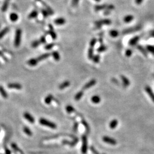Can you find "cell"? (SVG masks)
<instances>
[{"mask_svg":"<svg viewBox=\"0 0 154 154\" xmlns=\"http://www.w3.org/2000/svg\"><path fill=\"white\" fill-rule=\"evenodd\" d=\"M145 90L146 91L147 94H148V95L150 96L151 98L152 101L154 102V93L153 92V91H152V89H151V87H150L148 86H145Z\"/></svg>","mask_w":154,"mask_h":154,"instance_id":"30bf717a","label":"cell"},{"mask_svg":"<svg viewBox=\"0 0 154 154\" xmlns=\"http://www.w3.org/2000/svg\"><path fill=\"white\" fill-rule=\"evenodd\" d=\"M38 60L37 58H31L28 61V64L31 66H36L38 63Z\"/></svg>","mask_w":154,"mask_h":154,"instance_id":"7c38bea8","label":"cell"},{"mask_svg":"<svg viewBox=\"0 0 154 154\" xmlns=\"http://www.w3.org/2000/svg\"><path fill=\"white\" fill-rule=\"evenodd\" d=\"M70 85V82L69 81H66L63 83H62L59 86V89L60 90H63L65 89V88L69 87Z\"/></svg>","mask_w":154,"mask_h":154,"instance_id":"9a60e30c","label":"cell"},{"mask_svg":"<svg viewBox=\"0 0 154 154\" xmlns=\"http://www.w3.org/2000/svg\"><path fill=\"white\" fill-rule=\"evenodd\" d=\"M82 123H83V124L84 126V127H85L86 129L87 130V131L89 132V130H90V128L89 127V126H88V124H87V123H86V122L83 121H82Z\"/></svg>","mask_w":154,"mask_h":154,"instance_id":"bcb514c9","label":"cell"},{"mask_svg":"<svg viewBox=\"0 0 154 154\" xmlns=\"http://www.w3.org/2000/svg\"><path fill=\"white\" fill-rule=\"evenodd\" d=\"M114 6L113 5H107V10H113L114 9Z\"/></svg>","mask_w":154,"mask_h":154,"instance_id":"7dc6e473","label":"cell"},{"mask_svg":"<svg viewBox=\"0 0 154 154\" xmlns=\"http://www.w3.org/2000/svg\"><path fill=\"white\" fill-rule=\"evenodd\" d=\"M96 42H97V40H96V38H92L90 42V47H92L93 48V47L95 45Z\"/></svg>","mask_w":154,"mask_h":154,"instance_id":"8d00e7d4","label":"cell"},{"mask_svg":"<svg viewBox=\"0 0 154 154\" xmlns=\"http://www.w3.org/2000/svg\"><path fill=\"white\" fill-rule=\"evenodd\" d=\"M2 55V52L1 51H0V56H1V55Z\"/></svg>","mask_w":154,"mask_h":154,"instance_id":"6f0895ef","label":"cell"},{"mask_svg":"<svg viewBox=\"0 0 154 154\" xmlns=\"http://www.w3.org/2000/svg\"><path fill=\"white\" fill-rule=\"evenodd\" d=\"M107 8V5H96L95 7V10L96 11L102 10L103 9H106Z\"/></svg>","mask_w":154,"mask_h":154,"instance_id":"ac0fdd59","label":"cell"},{"mask_svg":"<svg viewBox=\"0 0 154 154\" xmlns=\"http://www.w3.org/2000/svg\"><path fill=\"white\" fill-rule=\"evenodd\" d=\"M47 11H48L49 15H52V14H53V10H52L51 9H50V8H49V7H48V6H47Z\"/></svg>","mask_w":154,"mask_h":154,"instance_id":"c3c4849f","label":"cell"},{"mask_svg":"<svg viewBox=\"0 0 154 154\" xmlns=\"http://www.w3.org/2000/svg\"><path fill=\"white\" fill-rule=\"evenodd\" d=\"M77 128H78V124L77 123V124H75V126H74V128H75V129H74V130H75V131H76V130H77Z\"/></svg>","mask_w":154,"mask_h":154,"instance_id":"db71d44e","label":"cell"},{"mask_svg":"<svg viewBox=\"0 0 154 154\" xmlns=\"http://www.w3.org/2000/svg\"><path fill=\"white\" fill-rule=\"evenodd\" d=\"M39 122H40L41 124L45 126H47V127L52 128V129H55V128H57V127L56 124L52 122L49 121V120L45 119V118H41V119L39 120Z\"/></svg>","mask_w":154,"mask_h":154,"instance_id":"6da1fadb","label":"cell"},{"mask_svg":"<svg viewBox=\"0 0 154 154\" xmlns=\"http://www.w3.org/2000/svg\"><path fill=\"white\" fill-rule=\"evenodd\" d=\"M0 28H1V25H0Z\"/></svg>","mask_w":154,"mask_h":154,"instance_id":"91938a15","label":"cell"},{"mask_svg":"<svg viewBox=\"0 0 154 154\" xmlns=\"http://www.w3.org/2000/svg\"><path fill=\"white\" fill-rule=\"evenodd\" d=\"M5 154H11L10 151V150H9V149L6 148V149H5Z\"/></svg>","mask_w":154,"mask_h":154,"instance_id":"816d5d0a","label":"cell"},{"mask_svg":"<svg viewBox=\"0 0 154 154\" xmlns=\"http://www.w3.org/2000/svg\"><path fill=\"white\" fill-rule=\"evenodd\" d=\"M37 1H41V0H37Z\"/></svg>","mask_w":154,"mask_h":154,"instance_id":"680465c9","label":"cell"},{"mask_svg":"<svg viewBox=\"0 0 154 154\" xmlns=\"http://www.w3.org/2000/svg\"><path fill=\"white\" fill-rule=\"evenodd\" d=\"M96 83V81L95 79H91L87 83H86L83 86V87L82 88L83 90H87L89 88H90L91 87H92L93 86H94L95 84Z\"/></svg>","mask_w":154,"mask_h":154,"instance_id":"8992f818","label":"cell"},{"mask_svg":"<svg viewBox=\"0 0 154 154\" xmlns=\"http://www.w3.org/2000/svg\"><path fill=\"white\" fill-rule=\"evenodd\" d=\"M40 41H38V40H35L34 41L33 43H32L31 44V46L34 47V48H35V47H38L39 45H40Z\"/></svg>","mask_w":154,"mask_h":154,"instance_id":"ab89813d","label":"cell"},{"mask_svg":"<svg viewBox=\"0 0 154 154\" xmlns=\"http://www.w3.org/2000/svg\"><path fill=\"white\" fill-rule=\"evenodd\" d=\"M91 151H92L94 154H98V152L96 151V150H95V149L93 148L92 147H91Z\"/></svg>","mask_w":154,"mask_h":154,"instance_id":"f907efd6","label":"cell"},{"mask_svg":"<svg viewBox=\"0 0 154 154\" xmlns=\"http://www.w3.org/2000/svg\"><path fill=\"white\" fill-rule=\"evenodd\" d=\"M21 35H22V30L20 29H17L16 31V36L14 39V46L16 47L20 46V43H21Z\"/></svg>","mask_w":154,"mask_h":154,"instance_id":"7a4b0ae2","label":"cell"},{"mask_svg":"<svg viewBox=\"0 0 154 154\" xmlns=\"http://www.w3.org/2000/svg\"><path fill=\"white\" fill-rule=\"evenodd\" d=\"M94 57V50L92 47H90L88 51V58L89 60H92Z\"/></svg>","mask_w":154,"mask_h":154,"instance_id":"83f0119b","label":"cell"},{"mask_svg":"<svg viewBox=\"0 0 154 154\" xmlns=\"http://www.w3.org/2000/svg\"><path fill=\"white\" fill-rule=\"evenodd\" d=\"M37 16H38V11L36 10H34L30 13V14L28 16V18L29 19H33V18H35V17H37Z\"/></svg>","mask_w":154,"mask_h":154,"instance_id":"f1b7e54d","label":"cell"},{"mask_svg":"<svg viewBox=\"0 0 154 154\" xmlns=\"http://www.w3.org/2000/svg\"><path fill=\"white\" fill-rule=\"evenodd\" d=\"M133 20V16L132 15H128L124 17L123 21L125 23H130V22H131Z\"/></svg>","mask_w":154,"mask_h":154,"instance_id":"484cf974","label":"cell"},{"mask_svg":"<svg viewBox=\"0 0 154 154\" xmlns=\"http://www.w3.org/2000/svg\"><path fill=\"white\" fill-rule=\"evenodd\" d=\"M102 140L104 142H106V143L110 144L112 145H115L116 144V141L114 139L111 138L110 137L107 136H104L103 137Z\"/></svg>","mask_w":154,"mask_h":154,"instance_id":"5b68a950","label":"cell"},{"mask_svg":"<svg viewBox=\"0 0 154 154\" xmlns=\"http://www.w3.org/2000/svg\"><path fill=\"white\" fill-rule=\"evenodd\" d=\"M151 35L152 37H154V30H153V31H152L151 32Z\"/></svg>","mask_w":154,"mask_h":154,"instance_id":"11a10c76","label":"cell"},{"mask_svg":"<svg viewBox=\"0 0 154 154\" xmlns=\"http://www.w3.org/2000/svg\"><path fill=\"white\" fill-rule=\"evenodd\" d=\"M23 132H24L26 135H28V136H31V135H33L31 131L28 127H24L23 128Z\"/></svg>","mask_w":154,"mask_h":154,"instance_id":"1f68e13d","label":"cell"},{"mask_svg":"<svg viewBox=\"0 0 154 154\" xmlns=\"http://www.w3.org/2000/svg\"><path fill=\"white\" fill-rule=\"evenodd\" d=\"M94 1H97V2H99L100 1H101V0H94Z\"/></svg>","mask_w":154,"mask_h":154,"instance_id":"9f6ffc18","label":"cell"},{"mask_svg":"<svg viewBox=\"0 0 154 154\" xmlns=\"http://www.w3.org/2000/svg\"><path fill=\"white\" fill-rule=\"evenodd\" d=\"M139 40V37L136 36V37H133V38L132 39H131L128 43H129V45L130 46H134L136 45L137 43H138Z\"/></svg>","mask_w":154,"mask_h":154,"instance_id":"4fadbf2b","label":"cell"},{"mask_svg":"<svg viewBox=\"0 0 154 154\" xmlns=\"http://www.w3.org/2000/svg\"><path fill=\"white\" fill-rule=\"evenodd\" d=\"M92 61L94 63H98L100 61V56L99 55H96L94 56L92 58Z\"/></svg>","mask_w":154,"mask_h":154,"instance_id":"60d3db41","label":"cell"},{"mask_svg":"<svg viewBox=\"0 0 154 154\" xmlns=\"http://www.w3.org/2000/svg\"><path fill=\"white\" fill-rule=\"evenodd\" d=\"M132 54H133V51L131 49H128L126 51V53H125V55H126V57H130V56H131Z\"/></svg>","mask_w":154,"mask_h":154,"instance_id":"b9f144b4","label":"cell"},{"mask_svg":"<svg viewBox=\"0 0 154 154\" xmlns=\"http://www.w3.org/2000/svg\"><path fill=\"white\" fill-rule=\"evenodd\" d=\"M83 94L84 93L83 90H81L75 95V97H74V99H75V101H79V100H80L81 98L83 97Z\"/></svg>","mask_w":154,"mask_h":154,"instance_id":"44dd1931","label":"cell"},{"mask_svg":"<svg viewBox=\"0 0 154 154\" xmlns=\"http://www.w3.org/2000/svg\"><path fill=\"white\" fill-rule=\"evenodd\" d=\"M54 23L57 25H62L66 23V20L63 18H59L55 20Z\"/></svg>","mask_w":154,"mask_h":154,"instance_id":"e0dca14e","label":"cell"},{"mask_svg":"<svg viewBox=\"0 0 154 154\" xmlns=\"http://www.w3.org/2000/svg\"><path fill=\"white\" fill-rule=\"evenodd\" d=\"M8 87L10 89H21L22 88V86L21 84L18 83H11L8 84Z\"/></svg>","mask_w":154,"mask_h":154,"instance_id":"ba28073f","label":"cell"},{"mask_svg":"<svg viewBox=\"0 0 154 154\" xmlns=\"http://www.w3.org/2000/svg\"><path fill=\"white\" fill-rule=\"evenodd\" d=\"M106 50H107V47H106L105 45H102L99 47H98L97 49V51H98V52L101 53V52H103Z\"/></svg>","mask_w":154,"mask_h":154,"instance_id":"836d02e7","label":"cell"},{"mask_svg":"<svg viewBox=\"0 0 154 154\" xmlns=\"http://www.w3.org/2000/svg\"><path fill=\"white\" fill-rule=\"evenodd\" d=\"M101 99L99 96L98 95H94L92 96L91 98V102L95 104H98L101 102Z\"/></svg>","mask_w":154,"mask_h":154,"instance_id":"ffe728a7","label":"cell"},{"mask_svg":"<svg viewBox=\"0 0 154 154\" xmlns=\"http://www.w3.org/2000/svg\"><path fill=\"white\" fill-rule=\"evenodd\" d=\"M10 0H5V1L4 2V4L2 5V8H1V10H2V11H6L7 10L8 6L9 5V3Z\"/></svg>","mask_w":154,"mask_h":154,"instance_id":"2e32d148","label":"cell"},{"mask_svg":"<svg viewBox=\"0 0 154 154\" xmlns=\"http://www.w3.org/2000/svg\"><path fill=\"white\" fill-rule=\"evenodd\" d=\"M11 147H12V148L14 149V150H16V151H18V152H20L21 154H23V152L22 151L20 150L19 148H18V147L15 143H12V144H11Z\"/></svg>","mask_w":154,"mask_h":154,"instance_id":"e575fe53","label":"cell"},{"mask_svg":"<svg viewBox=\"0 0 154 154\" xmlns=\"http://www.w3.org/2000/svg\"><path fill=\"white\" fill-rule=\"evenodd\" d=\"M82 146L81 151L83 154H86L87 151V139L86 135L82 136Z\"/></svg>","mask_w":154,"mask_h":154,"instance_id":"3957f363","label":"cell"},{"mask_svg":"<svg viewBox=\"0 0 154 154\" xmlns=\"http://www.w3.org/2000/svg\"><path fill=\"white\" fill-rule=\"evenodd\" d=\"M110 11L109 10H107L105 11V12L104 13V15H108V14H110Z\"/></svg>","mask_w":154,"mask_h":154,"instance_id":"f5cc1de1","label":"cell"},{"mask_svg":"<svg viewBox=\"0 0 154 154\" xmlns=\"http://www.w3.org/2000/svg\"><path fill=\"white\" fill-rule=\"evenodd\" d=\"M51 55L54 59L56 61H58L60 60V55L58 52L56 51H54L52 52Z\"/></svg>","mask_w":154,"mask_h":154,"instance_id":"603a6c76","label":"cell"},{"mask_svg":"<svg viewBox=\"0 0 154 154\" xmlns=\"http://www.w3.org/2000/svg\"><path fill=\"white\" fill-rule=\"evenodd\" d=\"M53 95H52L51 94H49L45 98V102L47 104H49L51 103V101H53Z\"/></svg>","mask_w":154,"mask_h":154,"instance_id":"cb8c5ba5","label":"cell"},{"mask_svg":"<svg viewBox=\"0 0 154 154\" xmlns=\"http://www.w3.org/2000/svg\"><path fill=\"white\" fill-rule=\"evenodd\" d=\"M23 116H24V118H25V119H26V120H28V121L30 123H34V122H35L34 118L33 116H32L31 114H30L29 113L25 112L24 113V114H23Z\"/></svg>","mask_w":154,"mask_h":154,"instance_id":"52a82bcc","label":"cell"},{"mask_svg":"<svg viewBox=\"0 0 154 154\" xmlns=\"http://www.w3.org/2000/svg\"><path fill=\"white\" fill-rule=\"evenodd\" d=\"M54 45H55L54 43L47 44V45H46L45 46V49H46V50H51V49L54 46Z\"/></svg>","mask_w":154,"mask_h":154,"instance_id":"f35d334b","label":"cell"},{"mask_svg":"<svg viewBox=\"0 0 154 154\" xmlns=\"http://www.w3.org/2000/svg\"><path fill=\"white\" fill-rule=\"evenodd\" d=\"M118 124V121L116 119H114L110 123V127L111 129H114L116 127L117 125Z\"/></svg>","mask_w":154,"mask_h":154,"instance_id":"d4e9b609","label":"cell"},{"mask_svg":"<svg viewBox=\"0 0 154 154\" xmlns=\"http://www.w3.org/2000/svg\"><path fill=\"white\" fill-rule=\"evenodd\" d=\"M110 35L111 37H113V38H115V37H118L119 35V32L116 30H111L110 31Z\"/></svg>","mask_w":154,"mask_h":154,"instance_id":"4dcf8cb0","label":"cell"},{"mask_svg":"<svg viewBox=\"0 0 154 154\" xmlns=\"http://www.w3.org/2000/svg\"><path fill=\"white\" fill-rule=\"evenodd\" d=\"M49 34L51 37V38L53 39V40H55L57 38V34L55 33V32L54 31V29L53 26L51 25L50 24L49 25Z\"/></svg>","mask_w":154,"mask_h":154,"instance_id":"9c48e42d","label":"cell"},{"mask_svg":"<svg viewBox=\"0 0 154 154\" xmlns=\"http://www.w3.org/2000/svg\"><path fill=\"white\" fill-rule=\"evenodd\" d=\"M111 23V21L109 19H104V20H102L100 21H96L95 22L96 26H97L98 28H100L102 25H110Z\"/></svg>","mask_w":154,"mask_h":154,"instance_id":"277c9868","label":"cell"},{"mask_svg":"<svg viewBox=\"0 0 154 154\" xmlns=\"http://www.w3.org/2000/svg\"><path fill=\"white\" fill-rule=\"evenodd\" d=\"M140 28L139 27H136V28H130L128 29L125 30L124 31H123V33H131V32H133L135 31H137Z\"/></svg>","mask_w":154,"mask_h":154,"instance_id":"f546056e","label":"cell"},{"mask_svg":"<svg viewBox=\"0 0 154 154\" xmlns=\"http://www.w3.org/2000/svg\"><path fill=\"white\" fill-rule=\"evenodd\" d=\"M9 30H10V28L6 27V28H5L4 29H2V30H1V31H0V39L3 38V37H4L5 35L6 34L8 33V32H9Z\"/></svg>","mask_w":154,"mask_h":154,"instance_id":"d6986e66","label":"cell"},{"mask_svg":"<svg viewBox=\"0 0 154 154\" xmlns=\"http://www.w3.org/2000/svg\"><path fill=\"white\" fill-rule=\"evenodd\" d=\"M50 55H51V54L49 53L43 54L41 55L40 56H39L38 58H37V59H38V61H42L45 60L47 58H49V57L50 56Z\"/></svg>","mask_w":154,"mask_h":154,"instance_id":"5bb4252c","label":"cell"},{"mask_svg":"<svg viewBox=\"0 0 154 154\" xmlns=\"http://www.w3.org/2000/svg\"><path fill=\"white\" fill-rule=\"evenodd\" d=\"M147 50L149 51L152 54H153L154 55V47L152 46L148 45L147 46Z\"/></svg>","mask_w":154,"mask_h":154,"instance_id":"74e56055","label":"cell"},{"mask_svg":"<svg viewBox=\"0 0 154 154\" xmlns=\"http://www.w3.org/2000/svg\"><path fill=\"white\" fill-rule=\"evenodd\" d=\"M138 50L142 52V54H143V55H144L145 56H147V51H145V49L142 46H138Z\"/></svg>","mask_w":154,"mask_h":154,"instance_id":"d590c367","label":"cell"},{"mask_svg":"<svg viewBox=\"0 0 154 154\" xmlns=\"http://www.w3.org/2000/svg\"><path fill=\"white\" fill-rule=\"evenodd\" d=\"M40 42L41 43H43V44L45 43L46 42V37L45 36H42L40 38Z\"/></svg>","mask_w":154,"mask_h":154,"instance_id":"ee69618b","label":"cell"},{"mask_svg":"<svg viewBox=\"0 0 154 154\" xmlns=\"http://www.w3.org/2000/svg\"><path fill=\"white\" fill-rule=\"evenodd\" d=\"M41 12H42V15H43V17L45 18H46L47 17V16H49V14L48 13V11H47L46 10H45V9H42L41 10Z\"/></svg>","mask_w":154,"mask_h":154,"instance_id":"7bdbcfd3","label":"cell"},{"mask_svg":"<svg viewBox=\"0 0 154 154\" xmlns=\"http://www.w3.org/2000/svg\"><path fill=\"white\" fill-rule=\"evenodd\" d=\"M66 110L67 112L69 113V114H70V113H72L73 112H75V109H74L72 106L70 105L66 106Z\"/></svg>","mask_w":154,"mask_h":154,"instance_id":"d6a6232c","label":"cell"},{"mask_svg":"<svg viewBox=\"0 0 154 154\" xmlns=\"http://www.w3.org/2000/svg\"><path fill=\"white\" fill-rule=\"evenodd\" d=\"M121 78L122 80L123 85H124V87H128V86H129L130 84L129 79H128L124 75H121Z\"/></svg>","mask_w":154,"mask_h":154,"instance_id":"8fae6325","label":"cell"},{"mask_svg":"<svg viewBox=\"0 0 154 154\" xmlns=\"http://www.w3.org/2000/svg\"><path fill=\"white\" fill-rule=\"evenodd\" d=\"M0 94H1V95H2L3 98H8V95L7 94V92H6L5 90L4 89V88L1 86H0Z\"/></svg>","mask_w":154,"mask_h":154,"instance_id":"7402d4cb","label":"cell"},{"mask_svg":"<svg viewBox=\"0 0 154 154\" xmlns=\"http://www.w3.org/2000/svg\"><path fill=\"white\" fill-rule=\"evenodd\" d=\"M10 19L12 22H16L18 20V16L15 13H12L10 15Z\"/></svg>","mask_w":154,"mask_h":154,"instance_id":"4316f807","label":"cell"},{"mask_svg":"<svg viewBox=\"0 0 154 154\" xmlns=\"http://www.w3.org/2000/svg\"><path fill=\"white\" fill-rule=\"evenodd\" d=\"M79 0H72V6H76L78 4Z\"/></svg>","mask_w":154,"mask_h":154,"instance_id":"f6af8a7d","label":"cell"},{"mask_svg":"<svg viewBox=\"0 0 154 154\" xmlns=\"http://www.w3.org/2000/svg\"><path fill=\"white\" fill-rule=\"evenodd\" d=\"M143 1V0H135V2L137 5H140Z\"/></svg>","mask_w":154,"mask_h":154,"instance_id":"681fc988","label":"cell"}]
</instances>
